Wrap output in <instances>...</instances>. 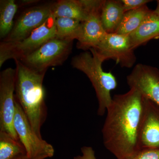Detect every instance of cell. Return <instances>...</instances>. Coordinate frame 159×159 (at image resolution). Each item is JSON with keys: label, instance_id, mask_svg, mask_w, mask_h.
<instances>
[{"label": "cell", "instance_id": "cell-8", "mask_svg": "<svg viewBox=\"0 0 159 159\" xmlns=\"http://www.w3.org/2000/svg\"><path fill=\"white\" fill-rule=\"evenodd\" d=\"M94 49L99 59L103 62L111 59L122 67L130 68L136 61L137 57L131 45L129 35L107 33Z\"/></svg>", "mask_w": 159, "mask_h": 159}, {"label": "cell", "instance_id": "cell-20", "mask_svg": "<svg viewBox=\"0 0 159 159\" xmlns=\"http://www.w3.org/2000/svg\"><path fill=\"white\" fill-rule=\"evenodd\" d=\"M125 159H159V149H140Z\"/></svg>", "mask_w": 159, "mask_h": 159}, {"label": "cell", "instance_id": "cell-23", "mask_svg": "<svg viewBox=\"0 0 159 159\" xmlns=\"http://www.w3.org/2000/svg\"><path fill=\"white\" fill-rule=\"evenodd\" d=\"M37 2H38V1H34V0H32V1H31V0H29V1H22V2H21V3L22 5H23V4L26 5L27 4H33V3Z\"/></svg>", "mask_w": 159, "mask_h": 159}, {"label": "cell", "instance_id": "cell-18", "mask_svg": "<svg viewBox=\"0 0 159 159\" xmlns=\"http://www.w3.org/2000/svg\"><path fill=\"white\" fill-rule=\"evenodd\" d=\"M56 37L59 39L73 41L78 39L81 29V22L66 17H57L55 19Z\"/></svg>", "mask_w": 159, "mask_h": 159}, {"label": "cell", "instance_id": "cell-21", "mask_svg": "<svg viewBox=\"0 0 159 159\" xmlns=\"http://www.w3.org/2000/svg\"><path fill=\"white\" fill-rule=\"evenodd\" d=\"M120 1L125 12L139 9L152 2L150 0H120Z\"/></svg>", "mask_w": 159, "mask_h": 159}, {"label": "cell", "instance_id": "cell-5", "mask_svg": "<svg viewBox=\"0 0 159 159\" xmlns=\"http://www.w3.org/2000/svg\"><path fill=\"white\" fill-rule=\"evenodd\" d=\"M14 127L19 139L26 150L28 159H46L54 156L51 144L35 133L19 103L15 99Z\"/></svg>", "mask_w": 159, "mask_h": 159}, {"label": "cell", "instance_id": "cell-19", "mask_svg": "<svg viewBox=\"0 0 159 159\" xmlns=\"http://www.w3.org/2000/svg\"><path fill=\"white\" fill-rule=\"evenodd\" d=\"M24 155H26V150L19 140L0 131V159H14Z\"/></svg>", "mask_w": 159, "mask_h": 159}, {"label": "cell", "instance_id": "cell-6", "mask_svg": "<svg viewBox=\"0 0 159 159\" xmlns=\"http://www.w3.org/2000/svg\"><path fill=\"white\" fill-rule=\"evenodd\" d=\"M73 42L54 38L19 60L34 70H47L65 61L72 51Z\"/></svg>", "mask_w": 159, "mask_h": 159}, {"label": "cell", "instance_id": "cell-7", "mask_svg": "<svg viewBox=\"0 0 159 159\" xmlns=\"http://www.w3.org/2000/svg\"><path fill=\"white\" fill-rule=\"evenodd\" d=\"M16 77V70L11 68L0 74V131L19 140L14 127Z\"/></svg>", "mask_w": 159, "mask_h": 159}, {"label": "cell", "instance_id": "cell-11", "mask_svg": "<svg viewBox=\"0 0 159 159\" xmlns=\"http://www.w3.org/2000/svg\"><path fill=\"white\" fill-rule=\"evenodd\" d=\"M144 107L139 138V150L159 149V107L144 98Z\"/></svg>", "mask_w": 159, "mask_h": 159}, {"label": "cell", "instance_id": "cell-13", "mask_svg": "<svg viewBox=\"0 0 159 159\" xmlns=\"http://www.w3.org/2000/svg\"><path fill=\"white\" fill-rule=\"evenodd\" d=\"M131 45L134 50L150 40L159 38V16L152 10L139 28L129 35Z\"/></svg>", "mask_w": 159, "mask_h": 159}, {"label": "cell", "instance_id": "cell-24", "mask_svg": "<svg viewBox=\"0 0 159 159\" xmlns=\"http://www.w3.org/2000/svg\"><path fill=\"white\" fill-rule=\"evenodd\" d=\"M156 13L159 16V0L157 1V6L155 10H154Z\"/></svg>", "mask_w": 159, "mask_h": 159}, {"label": "cell", "instance_id": "cell-12", "mask_svg": "<svg viewBox=\"0 0 159 159\" xmlns=\"http://www.w3.org/2000/svg\"><path fill=\"white\" fill-rule=\"evenodd\" d=\"M101 10L102 9L91 11L87 19L81 22V31L77 39L78 48L84 51L96 48L106 36L107 33L102 26L100 18Z\"/></svg>", "mask_w": 159, "mask_h": 159}, {"label": "cell", "instance_id": "cell-4", "mask_svg": "<svg viewBox=\"0 0 159 159\" xmlns=\"http://www.w3.org/2000/svg\"><path fill=\"white\" fill-rule=\"evenodd\" d=\"M56 18L51 16L42 25L25 39L19 42L5 43L0 45V67L7 60H19L37 50L49 40L56 37Z\"/></svg>", "mask_w": 159, "mask_h": 159}, {"label": "cell", "instance_id": "cell-16", "mask_svg": "<svg viewBox=\"0 0 159 159\" xmlns=\"http://www.w3.org/2000/svg\"><path fill=\"white\" fill-rule=\"evenodd\" d=\"M152 11L146 5L139 9L126 11L115 33L129 35L139 28Z\"/></svg>", "mask_w": 159, "mask_h": 159}, {"label": "cell", "instance_id": "cell-17", "mask_svg": "<svg viewBox=\"0 0 159 159\" xmlns=\"http://www.w3.org/2000/svg\"><path fill=\"white\" fill-rule=\"evenodd\" d=\"M18 5L14 0L0 2V37L4 39L10 34L14 26V18Z\"/></svg>", "mask_w": 159, "mask_h": 159}, {"label": "cell", "instance_id": "cell-22", "mask_svg": "<svg viewBox=\"0 0 159 159\" xmlns=\"http://www.w3.org/2000/svg\"><path fill=\"white\" fill-rule=\"evenodd\" d=\"M81 155L74 157V159H97L95 151L90 146H83L81 148Z\"/></svg>", "mask_w": 159, "mask_h": 159}, {"label": "cell", "instance_id": "cell-1", "mask_svg": "<svg viewBox=\"0 0 159 159\" xmlns=\"http://www.w3.org/2000/svg\"><path fill=\"white\" fill-rule=\"evenodd\" d=\"M144 107V97L134 89L112 97L102 133L103 145L117 159L127 158L139 150Z\"/></svg>", "mask_w": 159, "mask_h": 159}, {"label": "cell", "instance_id": "cell-14", "mask_svg": "<svg viewBox=\"0 0 159 159\" xmlns=\"http://www.w3.org/2000/svg\"><path fill=\"white\" fill-rule=\"evenodd\" d=\"M125 11L120 0H105L100 18L104 30L108 34L115 33L122 21Z\"/></svg>", "mask_w": 159, "mask_h": 159}, {"label": "cell", "instance_id": "cell-25", "mask_svg": "<svg viewBox=\"0 0 159 159\" xmlns=\"http://www.w3.org/2000/svg\"><path fill=\"white\" fill-rule=\"evenodd\" d=\"M14 159H28L27 158L26 155H24L20 156L19 157H17L16 158Z\"/></svg>", "mask_w": 159, "mask_h": 159}, {"label": "cell", "instance_id": "cell-2", "mask_svg": "<svg viewBox=\"0 0 159 159\" xmlns=\"http://www.w3.org/2000/svg\"><path fill=\"white\" fill-rule=\"evenodd\" d=\"M15 61L16 100L20 105L35 133L42 138L41 130L48 116L45 91L43 86L47 70H34L19 60Z\"/></svg>", "mask_w": 159, "mask_h": 159}, {"label": "cell", "instance_id": "cell-3", "mask_svg": "<svg viewBox=\"0 0 159 159\" xmlns=\"http://www.w3.org/2000/svg\"><path fill=\"white\" fill-rule=\"evenodd\" d=\"M84 51L72 58V66L88 77L93 87L98 100L97 114L102 116L112 101L111 92L116 88V78L111 72L103 70V61L99 59L94 48Z\"/></svg>", "mask_w": 159, "mask_h": 159}, {"label": "cell", "instance_id": "cell-15", "mask_svg": "<svg viewBox=\"0 0 159 159\" xmlns=\"http://www.w3.org/2000/svg\"><path fill=\"white\" fill-rule=\"evenodd\" d=\"M89 13L83 0H61L52 5V14L55 18H69L82 22Z\"/></svg>", "mask_w": 159, "mask_h": 159}, {"label": "cell", "instance_id": "cell-10", "mask_svg": "<svg viewBox=\"0 0 159 159\" xmlns=\"http://www.w3.org/2000/svg\"><path fill=\"white\" fill-rule=\"evenodd\" d=\"M130 89L159 107V70L147 65L138 64L126 77Z\"/></svg>", "mask_w": 159, "mask_h": 159}, {"label": "cell", "instance_id": "cell-9", "mask_svg": "<svg viewBox=\"0 0 159 159\" xmlns=\"http://www.w3.org/2000/svg\"><path fill=\"white\" fill-rule=\"evenodd\" d=\"M52 4L31 7L24 11L14 23L13 29L3 42H19L25 39L52 15Z\"/></svg>", "mask_w": 159, "mask_h": 159}]
</instances>
